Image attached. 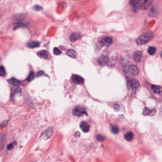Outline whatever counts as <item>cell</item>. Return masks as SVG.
Here are the masks:
<instances>
[{"instance_id": "obj_17", "label": "cell", "mask_w": 162, "mask_h": 162, "mask_svg": "<svg viewBox=\"0 0 162 162\" xmlns=\"http://www.w3.org/2000/svg\"><path fill=\"white\" fill-rule=\"evenodd\" d=\"M66 54L68 56H70V57L72 58H76L77 57V53L75 51L72 49H68L66 52Z\"/></svg>"}, {"instance_id": "obj_33", "label": "cell", "mask_w": 162, "mask_h": 162, "mask_svg": "<svg viewBox=\"0 0 162 162\" xmlns=\"http://www.w3.org/2000/svg\"><path fill=\"white\" fill-rule=\"evenodd\" d=\"M160 55H161V57H162V52H161V54H160Z\"/></svg>"}, {"instance_id": "obj_25", "label": "cell", "mask_w": 162, "mask_h": 162, "mask_svg": "<svg viewBox=\"0 0 162 162\" xmlns=\"http://www.w3.org/2000/svg\"><path fill=\"white\" fill-rule=\"evenodd\" d=\"M16 144H17V142L16 141H14V142L11 143L8 145L7 146V149L10 150H12V149L14 148V146L16 145Z\"/></svg>"}, {"instance_id": "obj_9", "label": "cell", "mask_w": 162, "mask_h": 162, "mask_svg": "<svg viewBox=\"0 0 162 162\" xmlns=\"http://www.w3.org/2000/svg\"><path fill=\"white\" fill-rule=\"evenodd\" d=\"M134 59L137 63H139L142 58V53L141 51L137 50L134 54Z\"/></svg>"}, {"instance_id": "obj_4", "label": "cell", "mask_w": 162, "mask_h": 162, "mask_svg": "<svg viewBox=\"0 0 162 162\" xmlns=\"http://www.w3.org/2000/svg\"><path fill=\"white\" fill-rule=\"evenodd\" d=\"M53 133V129L52 127L48 128L41 135L40 138L43 139L47 140L52 136Z\"/></svg>"}, {"instance_id": "obj_18", "label": "cell", "mask_w": 162, "mask_h": 162, "mask_svg": "<svg viewBox=\"0 0 162 162\" xmlns=\"http://www.w3.org/2000/svg\"><path fill=\"white\" fill-rule=\"evenodd\" d=\"M27 46L28 48H35L39 47L40 46L39 42L38 41H31L28 42L27 44Z\"/></svg>"}, {"instance_id": "obj_6", "label": "cell", "mask_w": 162, "mask_h": 162, "mask_svg": "<svg viewBox=\"0 0 162 162\" xmlns=\"http://www.w3.org/2000/svg\"><path fill=\"white\" fill-rule=\"evenodd\" d=\"M129 71L131 75L134 76H137L139 73V69L138 67L134 64H132L129 66Z\"/></svg>"}, {"instance_id": "obj_15", "label": "cell", "mask_w": 162, "mask_h": 162, "mask_svg": "<svg viewBox=\"0 0 162 162\" xmlns=\"http://www.w3.org/2000/svg\"><path fill=\"white\" fill-rule=\"evenodd\" d=\"M151 88L152 91L156 93L160 94L162 92V87L160 86H158V85H152L151 86Z\"/></svg>"}, {"instance_id": "obj_13", "label": "cell", "mask_w": 162, "mask_h": 162, "mask_svg": "<svg viewBox=\"0 0 162 162\" xmlns=\"http://www.w3.org/2000/svg\"><path fill=\"white\" fill-rule=\"evenodd\" d=\"M81 37V35L79 33H74L71 35L70 36V40L71 42H76L78 39H80Z\"/></svg>"}, {"instance_id": "obj_23", "label": "cell", "mask_w": 162, "mask_h": 162, "mask_svg": "<svg viewBox=\"0 0 162 162\" xmlns=\"http://www.w3.org/2000/svg\"><path fill=\"white\" fill-rule=\"evenodd\" d=\"M111 130L113 133L115 134H117L119 132V129L117 126L116 125H111Z\"/></svg>"}, {"instance_id": "obj_2", "label": "cell", "mask_w": 162, "mask_h": 162, "mask_svg": "<svg viewBox=\"0 0 162 162\" xmlns=\"http://www.w3.org/2000/svg\"><path fill=\"white\" fill-rule=\"evenodd\" d=\"M154 0H139L138 1V9L141 11H145L150 6Z\"/></svg>"}, {"instance_id": "obj_14", "label": "cell", "mask_w": 162, "mask_h": 162, "mask_svg": "<svg viewBox=\"0 0 162 162\" xmlns=\"http://www.w3.org/2000/svg\"><path fill=\"white\" fill-rule=\"evenodd\" d=\"M130 4L131 7V8L133 11H134V12H136V11H137V10L138 9V1H137L136 0H130Z\"/></svg>"}, {"instance_id": "obj_21", "label": "cell", "mask_w": 162, "mask_h": 162, "mask_svg": "<svg viewBox=\"0 0 162 162\" xmlns=\"http://www.w3.org/2000/svg\"><path fill=\"white\" fill-rule=\"evenodd\" d=\"M134 137V134L131 131L129 132L125 136V138L127 141H131L133 139Z\"/></svg>"}, {"instance_id": "obj_31", "label": "cell", "mask_w": 162, "mask_h": 162, "mask_svg": "<svg viewBox=\"0 0 162 162\" xmlns=\"http://www.w3.org/2000/svg\"><path fill=\"white\" fill-rule=\"evenodd\" d=\"M8 121L7 120H5L4 121H3V122L1 124V126L2 127H5V126H7V124H8Z\"/></svg>"}, {"instance_id": "obj_10", "label": "cell", "mask_w": 162, "mask_h": 162, "mask_svg": "<svg viewBox=\"0 0 162 162\" xmlns=\"http://www.w3.org/2000/svg\"><path fill=\"white\" fill-rule=\"evenodd\" d=\"M72 80L76 84H81L84 82V79L81 76L76 75L72 76Z\"/></svg>"}, {"instance_id": "obj_22", "label": "cell", "mask_w": 162, "mask_h": 162, "mask_svg": "<svg viewBox=\"0 0 162 162\" xmlns=\"http://www.w3.org/2000/svg\"><path fill=\"white\" fill-rule=\"evenodd\" d=\"M156 51H157L156 48H155L154 47L151 46V47H149L148 48L147 52H148V53L150 55H154V54L156 53Z\"/></svg>"}, {"instance_id": "obj_20", "label": "cell", "mask_w": 162, "mask_h": 162, "mask_svg": "<svg viewBox=\"0 0 162 162\" xmlns=\"http://www.w3.org/2000/svg\"><path fill=\"white\" fill-rule=\"evenodd\" d=\"M37 56L40 58L43 59H47L48 56L47 52L45 50H43L38 52L37 53Z\"/></svg>"}, {"instance_id": "obj_12", "label": "cell", "mask_w": 162, "mask_h": 162, "mask_svg": "<svg viewBox=\"0 0 162 162\" xmlns=\"http://www.w3.org/2000/svg\"><path fill=\"white\" fill-rule=\"evenodd\" d=\"M80 127L81 128V130L84 132H87L90 130V125L85 121H82L80 123Z\"/></svg>"}, {"instance_id": "obj_28", "label": "cell", "mask_w": 162, "mask_h": 162, "mask_svg": "<svg viewBox=\"0 0 162 162\" xmlns=\"http://www.w3.org/2000/svg\"><path fill=\"white\" fill-rule=\"evenodd\" d=\"M53 53L55 55L59 56L62 54V52L59 50L58 48H55L53 49Z\"/></svg>"}, {"instance_id": "obj_11", "label": "cell", "mask_w": 162, "mask_h": 162, "mask_svg": "<svg viewBox=\"0 0 162 162\" xmlns=\"http://www.w3.org/2000/svg\"><path fill=\"white\" fill-rule=\"evenodd\" d=\"M130 85L133 90L135 91L138 89L140 86L139 82L134 79H133L130 81Z\"/></svg>"}, {"instance_id": "obj_27", "label": "cell", "mask_w": 162, "mask_h": 162, "mask_svg": "<svg viewBox=\"0 0 162 162\" xmlns=\"http://www.w3.org/2000/svg\"><path fill=\"white\" fill-rule=\"evenodd\" d=\"M5 70L4 67L3 65H1L0 67V76H3L5 75Z\"/></svg>"}, {"instance_id": "obj_24", "label": "cell", "mask_w": 162, "mask_h": 162, "mask_svg": "<svg viewBox=\"0 0 162 162\" xmlns=\"http://www.w3.org/2000/svg\"><path fill=\"white\" fill-rule=\"evenodd\" d=\"M34 78V73L33 72H31L30 73L29 75L28 76V77L26 79V81L28 82H30L31 81H32Z\"/></svg>"}, {"instance_id": "obj_19", "label": "cell", "mask_w": 162, "mask_h": 162, "mask_svg": "<svg viewBox=\"0 0 162 162\" xmlns=\"http://www.w3.org/2000/svg\"><path fill=\"white\" fill-rule=\"evenodd\" d=\"M19 94H21V91L20 88H19L18 87L12 88V89L11 91V98L14 97L15 95Z\"/></svg>"}, {"instance_id": "obj_7", "label": "cell", "mask_w": 162, "mask_h": 162, "mask_svg": "<svg viewBox=\"0 0 162 162\" xmlns=\"http://www.w3.org/2000/svg\"><path fill=\"white\" fill-rule=\"evenodd\" d=\"M109 61V56L106 55H102L98 59V63L100 65L106 64Z\"/></svg>"}, {"instance_id": "obj_26", "label": "cell", "mask_w": 162, "mask_h": 162, "mask_svg": "<svg viewBox=\"0 0 162 162\" xmlns=\"http://www.w3.org/2000/svg\"><path fill=\"white\" fill-rule=\"evenodd\" d=\"M96 138L99 141H104L106 139L105 137H104L103 135H98L96 136Z\"/></svg>"}, {"instance_id": "obj_1", "label": "cell", "mask_w": 162, "mask_h": 162, "mask_svg": "<svg viewBox=\"0 0 162 162\" xmlns=\"http://www.w3.org/2000/svg\"><path fill=\"white\" fill-rule=\"evenodd\" d=\"M153 37L154 35L151 32H146L143 34L137 39L136 43L137 45L139 46L145 45L149 42L153 38Z\"/></svg>"}, {"instance_id": "obj_30", "label": "cell", "mask_w": 162, "mask_h": 162, "mask_svg": "<svg viewBox=\"0 0 162 162\" xmlns=\"http://www.w3.org/2000/svg\"><path fill=\"white\" fill-rule=\"evenodd\" d=\"M113 108H114V109H115L116 111L118 112V111L119 110L120 106H119V105L118 104H115L113 105Z\"/></svg>"}, {"instance_id": "obj_16", "label": "cell", "mask_w": 162, "mask_h": 162, "mask_svg": "<svg viewBox=\"0 0 162 162\" xmlns=\"http://www.w3.org/2000/svg\"><path fill=\"white\" fill-rule=\"evenodd\" d=\"M8 82L10 84H11L12 85H14L15 86H19L21 84V82L19 80H17L16 79L14 78H11L7 80Z\"/></svg>"}, {"instance_id": "obj_32", "label": "cell", "mask_w": 162, "mask_h": 162, "mask_svg": "<svg viewBox=\"0 0 162 162\" xmlns=\"http://www.w3.org/2000/svg\"><path fill=\"white\" fill-rule=\"evenodd\" d=\"M43 74H44V72L42 71H40L37 73V77H39L40 76H42Z\"/></svg>"}, {"instance_id": "obj_8", "label": "cell", "mask_w": 162, "mask_h": 162, "mask_svg": "<svg viewBox=\"0 0 162 162\" xmlns=\"http://www.w3.org/2000/svg\"><path fill=\"white\" fill-rule=\"evenodd\" d=\"M156 110L155 109H149L147 107H145L143 112V114L145 116L147 115H151V116H154L156 113Z\"/></svg>"}, {"instance_id": "obj_3", "label": "cell", "mask_w": 162, "mask_h": 162, "mask_svg": "<svg viewBox=\"0 0 162 162\" xmlns=\"http://www.w3.org/2000/svg\"><path fill=\"white\" fill-rule=\"evenodd\" d=\"M72 113L73 115L77 117H81L84 115L88 116V114L87 113L86 109L84 107L80 106L76 107L73 110Z\"/></svg>"}, {"instance_id": "obj_5", "label": "cell", "mask_w": 162, "mask_h": 162, "mask_svg": "<svg viewBox=\"0 0 162 162\" xmlns=\"http://www.w3.org/2000/svg\"><path fill=\"white\" fill-rule=\"evenodd\" d=\"M113 42L112 39L109 36H105L101 39L99 40V43L103 47H108L111 45Z\"/></svg>"}, {"instance_id": "obj_29", "label": "cell", "mask_w": 162, "mask_h": 162, "mask_svg": "<svg viewBox=\"0 0 162 162\" xmlns=\"http://www.w3.org/2000/svg\"><path fill=\"white\" fill-rule=\"evenodd\" d=\"M33 9L35 11H40L42 10L43 8H42V7L40 6L35 5L34 6Z\"/></svg>"}]
</instances>
